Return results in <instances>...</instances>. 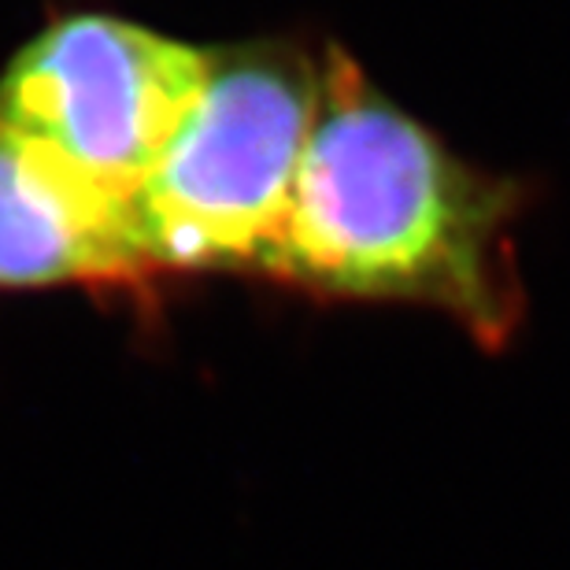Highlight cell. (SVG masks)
Masks as SVG:
<instances>
[{
  "mask_svg": "<svg viewBox=\"0 0 570 570\" xmlns=\"http://www.w3.org/2000/svg\"><path fill=\"white\" fill-rule=\"evenodd\" d=\"M515 189L455 159L345 52L318 67V111L264 271L334 296L444 307L482 341L519 315Z\"/></svg>",
  "mask_w": 570,
  "mask_h": 570,
  "instance_id": "obj_1",
  "label": "cell"
},
{
  "mask_svg": "<svg viewBox=\"0 0 570 570\" xmlns=\"http://www.w3.org/2000/svg\"><path fill=\"white\" fill-rule=\"evenodd\" d=\"M318 111V67L282 45L212 52L208 82L134 197L148 271L264 264Z\"/></svg>",
  "mask_w": 570,
  "mask_h": 570,
  "instance_id": "obj_2",
  "label": "cell"
},
{
  "mask_svg": "<svg viewBox=\"0 0 570 570\" xmlns=\"http://www.w3.org/2000/svg\"><path fill=\"white\" fill-rule=\"evenodd\" d=\"M212 52L116 16L41 30L0 75V122L134 204L208 82Z\"/></svg>",
  "mask_w": 570,
  "mask_h": 570,
  "instance_id": "obj_3",
  "label": "cell"
},
{
  "mask_svg": "<svg viewBox=\"0 0 570 570\" xmlns=\"http://www.w3.org/2000/svg\"><path fill=\"white\" fill-rule=\"evenodd\" d=\"M134 204L0 122V289L145 275Z\"/></svg>",
  "mask_w": 570,
  "mask_h": 570,
  "instance_id": "obj_4",
  "label": "cell"
}]
</instances>
